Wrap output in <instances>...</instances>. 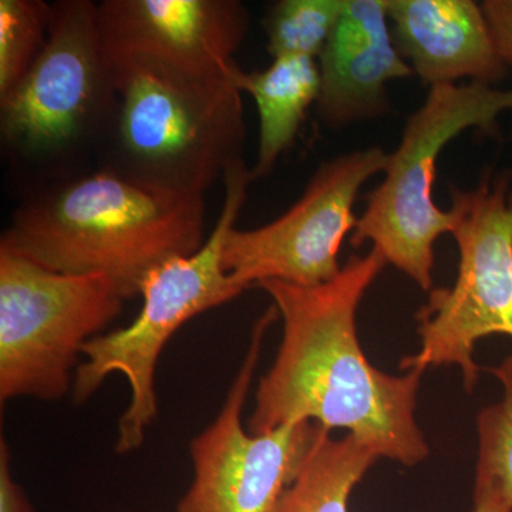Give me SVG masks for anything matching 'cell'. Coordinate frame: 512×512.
Returning a JSON list of instances; mask_svg holds the SVG:
<instances>
[{
    "label": "cell",
    "instance_id": "cell-9",
    "mask_svg": "<svg viewBox=\"0 0 512 512\" xmlns=\"http://www.w3.org/2000/svg\"><path fill=\"white\" fill-rule=\"evenodd\" d=\"M274 305L255 323L251 345L221 412L190 444L194 480L177 512H276L313 444L319 424L298 421L265 434L242 426L252 377L266 330L278 319Z\"/></svg>",
    "mask_w": 512,
    "mask_h": 512
},
{
    "label": "cell",
    "instance_id": "cell-16",
    "mask_svg": "<svg viewBox=\"0 0 512 512\" xmlns=\"http://www.w3.org/2000/svg\"><path fill=\"white\" fill-rule=\"evenodd\" d=\"M345 0H278L264 16L269 55L318 59L342 15Z\"/></svg>",
    "mask_w": 512,
    "mask_h": 512
},
{
    "label": "cell",
    "instance_id": "cell-21",
    "mask_svg": "<svg viewBox=\"0 0 512 512\" xmlns=\"http://www.w3.org/2000/svg\"><path fill=\"white\" fill-rule=\"evenodd\" d=\"M473 501V512H512L510 505L494 495H481L474 497Z\"/></svg>",
    "mask_w": 512,
    "mask_h": 512
},
{
    "label": "cell",
    "instance_id": "cell-17",
    "mask_svg": "<svg viewBox=\"0 0 512 512\" xmlns=\"http://www.w3.org/2000/svg\"><path fill=\"white\" fill-rule=\"evenodd\" d=\"M490 372L503 383L504 397L478 414L474 497L494 495L512 508V355Z\"/></svg>",
    "mask_w": 512,
    "mask_h": 512
},
{
    "label": "cell",
    "instance_id": "cell-11",
    "mask_svg": "<svg viewBox=\"0 0 512 512\" xmlns=\"http://www.w3.org/2000/svg\"><path fill=\"white\" fill-rule=\"evenodd\" d=\"M97 22L111 64L215 77L237 66L251 18L239 0H104Z\"/></svg>",
    "mask_w": 512,
    "mask_h": 512
},
{
    "label": "cell",
    "instance_id": "cell-20",
    "mask_svg": "<svg viewBox=\"0 0 512 512\" xmlns=\"http://www.w3.org/2000/svg\"><path fill=\"white\" fill-rule=\"evenodd\" d=\"M0 512H36L35 507L12 476L8 441L0 440Z\"/></svg>",
    "mask_w": 512,
    "mask_h": 512
},
{
    "label": "cell",
    "instance_id": "cell-18",
    "mask_svg": "<svg viewBox=\"0 0 512 512\" xmlns=\"http://www.w3.org/2000/svg\"><path fill=\"white\" fill-rule=\"evenodd\" d=\"M52 12L43 0H0V96L25 77L45 49Z\"/></svg>",
    "mask_w": 512,
    "mask_h": 512
},
{
    "label": "cell",
    "instance_id": "cell-2",
    "mask_svg": "<svg viewBox=\"0 0 512 512\" xmlns=\"http://www.w3.org/2000/svg\"><path fill=\"white\" fill-rule=\"evenodd\" d=\"M205 201L103 167L28 192L0 245L60 274L103 275L124 299L205 242Z\"/></svg>",
    "mask_w": 512,
    "mask_h": 512
},
{
    "label": "cell",
    "instance_id": "cell-14",
    "mask_svg": "<svg viewBox=\"0 0 512 512\" xmlns=\"http://www.w3.org/2000/svg\"><path fill=\"white\" fill-rule=\"evenodd\" d=\"M234 80L258 109V156L251 173L254 180L265 178L295 143L309 107L318 101L319 63L311 57H279L262 72L237 67Z\"/></svg>",
    "mask_w": 512,
    "mask_h": 512
},
{
    "label": "cell",
    "instance_id": "cell-12",
    "mask_svg": "<svg viewBox=\"0 0 512 512\" xmlns=\"http://www.w3.org/2000/svg\"><path fill=\"white\" fill-rule=\"evenodd\" d=\"M318 59L316 110L332 130L389 113L387 83L414 74L394 45L386 0H345Z\"/></svg>",
    "mask_w": 512,
    "mask_h": 512
},
{
    "label": "cell",
    "instance_id": "cell-6",
    "mask_svg": "<svg viewBox=\"0 0 512 512\" xmlns=\"http://www.w3.org/2000/svg\"><path fill=\"white\" fill-rule=\"evenodd\" d=\"M507 111H512V90L476 82L430 87L423 106L406 121L383 183L367 194L366 210L350 238L352 247L373 242L387 264L431 291L434 244L453 228L450 212L433 201L437 160L468 128L498 136V119Z\"/></svg>",
    "mask_w": 512,
    "mask_h": 512
},
{
    "label": "cell",
    "instance_id": "cell-19",
    "mask_svg": "<svg viewBox=\"0 0 512 512\" xmlns=\"http://www.w3.org/2000/svg\"><path fill=\"white\" fill-rule=\"evenodd\" d=\"M498 56L512 69V0H484L480 3Z\"/></svg>",
    "mask_w": 512,
    "mask_h": 512
},
{
    "label": "cell",
    "instance_id": "cell-13",
    "mask_svg": "<svg viewBox=\"0 0 512 512\" xmlns=\"http://www.w3.org/2000/svg\"><path fill=\"white\" fill-rule=\"evenodd\" d=\"M393 42L426 86L493 84L508 73L481 5L473 0H386Z\"/></svg>",
    "mask_w": 512,
    "mask_h": 512
},
{
    "label": "cell",
    "instance_id": "cell-3",
    "mask_svg": "<svg viewBox=\"0 0 512 512\" xmlns=\"http://www.w3.org/2000/svg\"><path fill=\"white\" fill-rule=\"evenodd\" d=\"M52 8L45 49L0 96L3 156L30 191L86 173L80 165L109 147L120 106L97 3L59 0Z\"/></svg>",
    "mask_w": 512,
    "mask_h": 512
},
{
    "label": "cell",
    "instance_id": "cell-1",
    "mask_svg": "<svg viewBox=\"0 0 512 512\" xmlns=\"http://www.w3.org/2000/svg\"><path fill=\"white\" fill-rule=\"evenodd\" d=\"M387 262L373 248L353 255L326 284L303 288L259 282L284 320V338L269 372L259 380L251 434L316 421L345 429L377 457L416 466L429 456L414 410L423 373L392 376L366 359L356 332L363 296Z\"/></svg>",
    "mask_w": 512,
    "mask_h": 512
},
{
    "label": "cell",
    "instance_id": "cell-15",
    "mask_svg": "<svg viewBox=\"0 0 512 512\" xmlns=\"http://www.w3.org/2000/svg\"><path fill=\"white\" fill-rule=\"evenodd\" d=\"M377 458L350 434L336 440L320 427L318 440L276 512H349L350 494Z\"/></svg>",
    "mask_w": 512,
    "mask_h": 512
},
{
    "label": "cell",
    "instance_id": "cell-5",
    "mask_svg": "<svg viewBox=\"0 0 512 512\" xmlns=\"http://www.w3.org/2000/svg\"><path fill=\"white\" fill-rule=\"evenodd\" d=\"M222 181L224 204L204 245L195 254L165 262L147 276L140 292L143 308L131 325L96 336L84 345L86 360L73 376V402L77 406L86 403L114 373L126 377L130 384V404L117 427L119 454L138 450L148 427L157 419V363L174 333L188 320L248 289L225 272L222 254L254 177L242 163L232 167Z\"/></svg>",
    "mask_w": 512,
    "mask_h": 512
},
{
    "label": "cell",
    "instance_id": "cell-10",
    "mask_svg": "<svg viewBox=\"0 0 512 512\" xmlns=\"http://www.w3.org/2000/svg\"><path fill=\"white\" fill-rule=\"evenodd\" d=\"M389 157L370 147L320 164L302 197L281 217L229 232L222 254L225 272L248 289L264 281L303 288L332 281L342 269L343 239L356 228L353 208L360 188L384 173Z\"/></svg>",
    "mask_w": 512,
    "mask_h": 512
},
{
    "label": "cell",
    "instance_id": "cell-8",
    "mask_svg": "<svg viewBox=\"0 0 512 512\" xmlns=\"http://www.w3.org/2000/svg\"><path fill=\"white\" fill-rule=\"evenodd\" d=\"M512 174L483 175L473 190L450 184L451 235L460 264L451 288L430 292L417 313L421 349L404 357L402 370L456 365L471 393L480 367L474 362L478 340L512 338Z\"/></svg>",
    "mask_w": 512,
    "mask_h": 512
},
{
    "label": "cell",
    "instance_id": "cell-7",
    "mask_svg": "<svg viewBox=\"0 0 512 512\" xmlns=\"http://www.w3.org/2000/svg\"><path fill=\"white\" fill-rule=\"evenodd\" d=\"M126 301L103 275H69L0 245V403L59 400L83 348Z\"/></svg>",
    "mask_w": 512,
    "mask_h": 512
},
{
    "label": "cell",
    "instance_id": "cell-4",
    "mask_svg": "<svg viewBox=\"0 0 512 512\" xmlns=\"http://www.w3.org/2000/svg\"><path fill=\"white\" fill-rule=\"evenodd\" d=\"M110 63V62H109ZM119 92L106 167L164 190L202 195L244 163L237 66L194 77L143 64H111Z\"/></svg>",
    "mask_w": 512,
    "mask_h": 512
}]
</instances>
